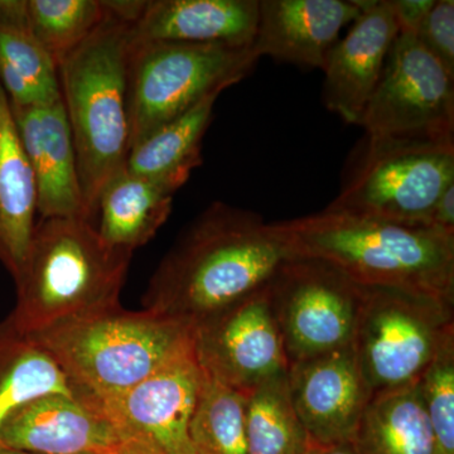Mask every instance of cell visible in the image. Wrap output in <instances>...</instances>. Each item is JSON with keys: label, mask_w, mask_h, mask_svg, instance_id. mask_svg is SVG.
Wrapping results in <instances>:
<instances>
[{"label": "cell", "mask_w": 454, "mask_h": 454, "mask_svg": "<svg viewBox=\"0 0 454 454\" xmlns=\"http://www.w3.org/2000/svg\"><path fill=\"white\" fill-rule=\"evenodd\" d=\"M291 259L276 223L211 203L155 269L143 309L193 328L267 286Z\"/></svg>", "instance_id": "obj_1"}, {"label": "cell", "mask_w": 454, "mask_h": 454, "mask_svg": "<svg viewBox=\"0 0 454 454\" xmlns=\"http://www.w3.org/2000/svg\"><path fill=\"white\" fill-rule=\"evenodd\" d=\"M276 223L293 259L333 265L365 288H393L453 303L454 235L434 226L325 210Z\"/></svg>", "instance_id": "obj_2"}, {"label": "cell", "mask_w": 454, "mask_h": 454, "mask_svg": "<svg viewBox=\"0 0 454 454\" xmlns=\"http://www.w3.org/2000/svg\"><path fill=\"white\" fill-rule=\"evenodd\" d=\"M130 26L107 8L106 20L57 66L83 205L91 223L98 219L104 187L125 169L129 155Z\"/></svg>", "instance_id": "obj_3"}, {"label": "cell", "mask_w": 454, "mask_h": 454, "mask_svg": "<svg viewBox=\"0 0 454 454\" xmlns=\"http://www.w3.org/2000/svg\"><path fill=\"white\" fill-rule=\"evenodd\" d=\"M134 252L106 243L88 221L41 219L14 284L8 318L20 333L119 306Z\"/></svg>", "instance_id": "obj_4"}, {"label": "cell", "mask_w": 454, "mask_h": 454, "mask_svg": "<svg viewBox=\"0 0 454 454\" xmlns=\"http://www.w3.org/2000/svg\"><path fill=\"white\" fill-rule=\"evenodd\" d=\"M28 336L61 367L82 402L121 395L193 348L191 325L121 304Z\"/></svg>", "instance_id": "obj_5"}, {"label": "cell", "mask_w": 454, "mask_h": 454, "mask_svg": "<svg viewBox=\"0 0 454 454\" xmlns=\"http://www.w3.org/2000/svg\"><path fill=\"white\" fill-rule=\"evenodd\" d=\"M253 46L145 42L131 43L128 71L129 152L212 92L225 91L258 62Z\"/></svg>", "instance_id": "obj_6"}, {"label": "cell", "mask_w": 454, "mask_h": 454, "mask_svg": "<svg viewBox=\"0 0 454 454\" xmlns=\"http://www.w3.org/2000/svg\"><path fill=\"white\" fill-rule=\"evenodd\" d=\"M363 288L352 348L372 395L417 384L453 336V303L400 289Z\"/></svg>", "instance_id": "obj_7"}, {"label": "cell", "mask_w": 454, "mask_h": 454, "mask_svg": "<svg viewBox=\"0 0 454 454\" xmlns=\"http://www.w3.org/2000/svg\"><path fill=\"white\" fill-rule=\"evenodd\" d=\"M360 127L369 145H454V74L415 35L399 33Z\"/></svg>", "instance_id": "obj_8"}, {"label": "cell", "mask_w": 454, "mask_h": 454, "mask_svg": "<svg viewBox=\"0 0 454 454\" xmlns=\"http://www.w3.org/2000/svg\"><path fill=\"white\" fill-rule=\"evenodd\" d=\"M452 184L454 145L367 143L360 166L325 210L432 226L433 207Z\"/></svg>", "instance_id": "obj_9"}, {"label": "cell", "mask_w": 454, "mask_h": 454, "mask_svg": "<svg viewBox=\"0 0 454 454\" xmlns=\"http://www.w3.org/2000/svg\"><path fill=\"white\" fill-rule=\"evenodd\" d=\"M270 286L289 366L351 345L363 286L315 259L284 262Z\"/></svg>", "instance_id": "obj_10"}, {"label": "cell", "mask_w": 454, "mask_h": 454, "mask_svg": "<svg viewBox=\"0 0 454 454\" xmlns=\"http://www.w3.org/2000/svg\"><path fill=\"white\" fill-rule=\"evenodd\" d=\"M192 346L206 375L244 394L288 372L270 283L196 325Z\"/></svg>", "instance_id": "obj_11"}, {"label": "cell", "mask_w": 454, "mask_h": 454, "mask_svg": "<svg viewBox=\"0 0 454 454\" xmlns=\"http://www.w3.org/2000/svg\"><path fill=\"white\" fill-rule=\"evenodd\" d=\"M202 379L192 348L121 395L83 403L112 422L122 439H145L166 454H196L188 426Z\"/></svg>", "instance_id": "obj_12"}, {"label": "cell", "mask_w": 454, "mask_h": 454, "mask_svg": "<svg viewBox=\"0 0 454 454\" xmlns=\"http://www.w3.org/2000/svg\"><path fill=\"white\" fill-rule=\"evenodd\" d=\"M289 393L309 442H351L372 391L361 372L351 345L293 364Z\"/></svg>", "instance_id": "obj_13"}, {"label": "cell", "mask_w": 454, "mask_h": 454, "mask_svg": "<svg viewBox=\"0 0 454 454\" xmlns=\"http://www.w3.org/2000/svg\"><path fill=\"white\" fill-rule=\"evenodd\" d=\"M397 35L390 0H369L348 35L328 53L324 67L325 106L348 124L360 127Z\"/></svg>", "instance_id": "obj_14"}, {"label": "cell", "mask_w": 454, "mask_h": 454, "mask_svg": "<svg viewBox=\"0 0 454 454\" xmlns=\"http://www.w3.org/2000/svg\"><path fill=\"white\" fill-rule=\"evenodd\" d=\"M11 109L35 175L41 219L61 217L90 223L73 136L61 98L44 106L11 104Z\"/></svg>", "instance_id": "obj_15"}, {"label": "cell", "mask_w": 454, "mask_h": 454, "mask_svg": "<svg viewBox=\"0 0 454 454\" xmlns=\"http://www.w3.org/2000/svg\"><path fill=\"white\" fill-rule=\"evenodd\" d=\"M367 0H259L253 49L259 57L324 70L343 27L363 13Z\"/></svg>", "instance_id": "obj_16"}, {"label": "cell", "mask_w": 454, "mask_h": 454, "mask_svg": "<svg viewBox=\"0 0 454 454\" xmlns=\"http://www.w3.org/2000/svg\"><path fill=\"white\" fill-rule=\"evenodd\" d=\"M122 435L82 400L46 394L18 406L0 428V444L29 454L110 452Z\"/></svg>", "instance_id": "obj_17"}, {"label": "cell", "mask_w": 454, "mask_h": 454, "mask_svg": "<svg viewBox=\"0 0 454 454\" xmlns=\"http://www.w3.org/2000/svg\"><path fill=\"white\" fill-rule=\"evenodd\" d=\"M259 0H149L130 26L131 43L253 46Z\"/></svg>", "instance_id": "obj_18"}, {"label": "cell", "mask_w": 454, "mask_h": 454, "mask_svg": "<svg viewBox=\"0 0 454 454\" xmlns=\"http://www.w3.org/2000/svg\"><path fill=\"white\" fill-rule=\"evenodd\" d=\"M37 206L35 175L0 86V262L13 280L28 253Z\"/></svg>", "instance_id": "obj_19"}, {"label": "cell", "mask_w": 454, "mask_h": 454, "mask_svg": "<svg viewBox=\"0 0 454 454\" xmlns=\"http://www.w3.org/2000/svg\"><path fill=\"white\" fill-rule=\"evenodd\" d=\"M179 188L122 169L107 182L98 199V234L113 247L131 252L145 247L168 220Z\"/></svg>", "instance_id": "obj_20"}, {"label": "cell", "mask_w": 454, "mask_h": 454, "mask_svg": "<svg viewBox=\"0 0 454 454\" xmlns=\"http://www.w3.org/2000/svg\"><path fill=\"white\" fill-rule=\"evenodd\" d=\"M0 86L13 106L61 98L57 67L29 25L26 0H0Z\"/></svg>", "instance_id": "obj_21"}, {"label": "cell", "mask_w": 454, "mask_h": 454, "mask_svg": "<svg viewBox=\"0 0 454 454\" xmlns=\"http://www.w3.org/2000/svg\"><path fill=\"white\" fill-rule=\"evenodd\" d=\"M351 444L357 454H437L418 385L373 394Z\"/></svg>", "instance_id": "obj_22"}, {"label": "cell", "mask_w": 454, "mask_h": 454, "mask_svg": "<svg viewBox=\"0 0 454 454\" xmlns=\"http://www.w3.org/2000/svg\"><path fill=\"white\" fill-rule=\"evenodd\" d=\"M221 91L212 92L186 113L152 131L130 149L128 172L182 187L202 164V140Z\"/></svg>", "instance_id": "obj_23"}, {"label": "cell", "mask_w": 454, "mask_h": 454, "mask_svg": "<svg viewBox=\"0 0 454 454\" xmlns=\"http://www.w3.org/2000/svg\"><path fill=\"white\" fill-rule=\"evenodd\" d=\"M46 394L74 396L61 367L7 317L0 322V428L18 406Z\"/></svg>", "instance_id": "obj_24"}, {"label": "cell", "mask_w": 454, "mask_h": 454, "mask_svg": "<svg viewBox=\"0 0 454 454\" xmlns=\"http://www.w3.org/2000/svg\"><path fill=\"white\" fill-rule=\"evenodd\" d=\"M247 454H304L309 438L293 406L288 372L247 394Z\"/></svg>", "instance_id": "obj_25"}, {"label": "cell", "mask_w": 454, "mask_h": 454, "mask_svg": "<svg viewBox=\"0 0 454 454\" xmlns=\"http://www.w3.org/2000/svg\"><path fill=\"white\" fill-rule=\"evenodd\" d=\"M247 394L203 372L188 435L196 454H247L245 435Z\"/></svg>", "instance_id": "obj_26"}, {"label": "cell", "mask_w": 454, "mask_h": 454, "mask_svg": "<svg viewBox=\"0 0 454 454\" xmlns=\"http://www.w3.org/2000/svg\"><path fill=\"white\" fill-rule=\"evenodd\" d=\"M26 9L35 37L56 67L107 14L106 0H26Z\"/></svg>", "instance_id": "obj_27"}, {"label": "cell", "mask_w": 454, "mask_h": 454, "mask_svg": "<svg viewBox=\"0 0 454 454\" xmlns=\"http://www.w3.org/2000/svg\"><path fill=\"white\" fill-rule=\"evenodd\" d=\"M437 454H454V336L443 343L417 382Z\"/></svg>", "instance_id": "obj_28"}, {"label": "cell", "mask_w": 454, "mask_h": 454, "mask_svg": "<svg viewBox=\"0 0 454 454\" xmlns=\"http://www.w3.org/2000/svg\"><path fill=\"white\" fill-rule=\"evenodd\" d=\"M415 37L454 74L453 0H434Z\"/></svg>", "instance_id": "obj_29"}, {"label": "cell", "mask_w": 454, "mask_h": 454, "mask_svg": "<svg viewBox=\"0 0 454 454\" xmlns=\"http://www.w3.org/2000/svg\"><path fill=\"white\" fill-rule=\"evenodd\" d=\"M399 33L417 35L434 0H390Z\"/></svg>", "instance_id": "obj_30"}, {"label": "cell", "mask_w": 454, "mask_h": 454, "mask_svg": "<svg viewBox=\"0 0 454 454\" xmlns=\"http://www.w3.org/2000/svg\"><path fill=\"white\" fill-rule=\"evenodd\" d=\"M430 225L454 235V184L439 196L430 215Z\"/></svg>", "instance_id": "obj_31"}, {"label": "cell", "mask_w": 454, "mask_h": 454, "mask_svg": "<svg viewBox=\"0 0 454 454\" xmlns=\"http://www.w3.org/2000/svg\"><path fill=\"white\" fill-rule=\"evenodd\" d=\"M110 454H166L151 442L140 438L122 439L118 446L114 447Z\"/></svg>", "instance_id": "obj_32"}, {"label": "cell", "mask_w": 454, "mask_h": 454, "mask_svg": "<svg viewBox=\"0 0 454 454\" xmlns=\"http://www.w3.org/2000/svg\"><path fill=\"white\" fill-rule=\"evenodd\" d=\"M304 454H357L352 446L351 442H345V443L339 444H316L309 442V446L307 448Z\"/></svg>", "instance_id": "obj_33"}, {"label": "cell", "mask_w": 454, "mask_h": 454, "mask_svg": "<svg viewBox=\"0 0 454 454\" xmlns=\"http://www.w3.org/2000/svg\"><path fill=\"white\" fill-rule=\"evenodd\" d=\"M0 454H29L25 452H20V450H12V448H8L0 444Z\"/></svg>", "instance_id": "obj_34"}, {"label": "cell", "mask_w": 454, "mask_h": 454, "mask_svg": "<svg viewBox=\"0 0 454 454\" xmlns=\"http://www.w3.org/2000/svg\"><path fill=\"white\" fill-rule=\"evenodd\" d=\"M80 454H110L109 452H86V453H80Z\"/></svg>", "instance_id": "obj_35"}]
</instances>
